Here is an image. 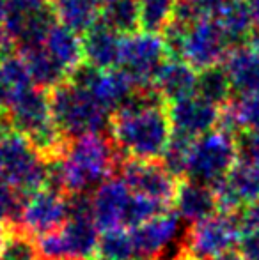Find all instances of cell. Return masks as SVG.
Returning a JSON list of instances; mask_svg holds the SVG:
<instances>
[{
	"label": "cell",
	"instance_id": "obj_21",
	"mask_svg": "<svg viewBox=\"0 0 259 260\" xmlns=\"http://www.w3.org/2000/svg\"><path fill=\"white\" fill-rule=\"evenodd\" d=\"M218 127L236 137L240 133L259 131V96H236L222 108Z\"/></svg>",
	"mask_w": 259,
	"mask_h": 260
},
{
	"label": "cell",
	"instance_id": "obj_12",
	"mask_svg": "<svg viewBox=\"0 0 259 260\" xmlns=\"http://www.w3.org/2000/svg\"><path fill=\"white\" fill-rule=\"evenodd\" d=\"M222 212L235 214L259 200V165L240 159L217 189Z\"/></svg>",
	"mask_w": 259,
	"mask_h": 260
},
{
	"label": "cell",
	"instance_id": "obj_11",
	"mask_svg": "<svg viewBox=\"0 0 259 260\" xmlns=\"http://www.w3.org/2000/svg\"><path fill=\"white\" fill-rule=\"evenodd\" d=\"M167 113L172 122L174 133L188 138H199L218 127L222 108L208 103L199 96H190L167 105Z\"/></svg>",
	"mask_w": 259,
	"mask_h": 260
},
{
	"label": "cell",
	"instance_id": "obj_14",
	"mask_svg": "<svg viewBox=\"0 0 259 260\" xmlns=\"http://www.w3.org/2000/svg\"><path fill=\"white\" fill-rule=\"evenodd\" d=\"M93 211L100 230L123 229V216L131 197V189L119 175L107 179L93 193Z\"/></svg>",
	"mask_w": 259,
	"mask_h": 260
},
{
	"label": "cell",
	"instance_id": "obj_23",
	"mask_svg": "<svg viewBox=\"0 0 259 260\" xmlns=\"http://www.w3.org/2000/svg\"><path fill=\"white\" fill-rule=\"evenodd\" d=\"M217 20L231 41L233 48L247 45L256 30V21L245 0H231V4L218 14Z\"/></svg>",
	"mask_w": 259,
	"mask_h": 260
},
{
	"label": "cell",
	"instance_id": "obj_16",
	"mask_svg": "<svg viewBox=\"0 0 259 260\" xmlns=\"http://www.w3.org/2000/svg\"><path fill=\"white\" fill-rule=\"evenodd\" d=\"M172 209L181 219L188 221L190 225L204 221L220 212L217 191L213 188L197 184V182L187 181V179L180 181Z\"/></svg>",
	"mask_w": 259,
	"mask_h": 260
},
{
	"label": "cell",
	"instance_id": "obj_5",
	"mask_svg": "<svg viewBox=\"0 0 259 260\" xmlns=\"http://www.w3.org/2000/svg\"><path fill=\"white\" fill-rule=\"evenodd\" d=\"M0 172L25 199L48 188V161L14 129L0 142Z\"/></svg>",
	"mask_w": 259,
	"mask_h": 260
},
{
	"label": "cell",
	"instance_id": "obj_10",
	"mask_svg": "<svg viewBox=\"0 0 259 260\" xmlns=\"http://www.w3.org/2000/svg\"><path fill=\"white\" fill-rule=\"evenodd\" d=\"M68 221V195L45 188L27 197L16 229L34 239L63 229Z\"/></svg>",
	"mask_w": 259,
	"mask_h": 260
},
{
	"label": "cell",
	"instance_id": "obj_22",
	"mask_svg": "<svg viewBox=\"0 0 259 260\" xmlns=\"http://www.w3.org/2000/svg\"><path fill=\"white\" fill-rule=\"evenodd\" d=\"M45 48L59 62L68 73L78 68L83 62V46L82 38L76 32L66 28L64 25L55 23L48 32L45 41Z\"/></svg>",
	"mask_w": 259,
	"mask_h": 260
},
{
	"label": "cell",
	"instance_id": "obj_37",
	"mask_svg": "<svg viewBox=\"0 0 259 260\" xmlns=\"http://www.w3.org/2000/svg\"><path fill=\"white\" fill-rule=\"evenodd\" d=\"M172 260H188L187 257H185V255L183 253H181V251L180 250H178V255H176V257H174Z\"/></svg>",
	"mask_w": 259,
	"mask_h": 260
},
{
	"label": "cell",
	"instance_id": "obj_2",
	"mask_svg": "<svg viewBox=\"0 0 259 260\" xmlns=\"http://www.w3.org/2000/svg\"><path fill=\"white\" fill-rule=\"evenodd\" d=\"M174 135L167 105L112 115L110 137L126 159L160 161Z\"/></svg>",
	"mask_w": 259,
	"mask_h": 260
},
{
	"label": "cell",
	"instance_id": "obj_28",
	"mask_svg": "<svg viewBox=\"0 0 259 260\" xmlns=\"http://www.w3.org/2000/svg\"><path fill=\"white\" fill-rule=\"evenodd\" d=\"M195 138H188L185 135L174 133L170 138V144L167 147L165 154L162 157V163L176 179H185V170H187L188 156Z\"/></svg>",
	"mask_w": 259,
	"mask_h": 260
},
{
	"label": "cell",
	"instance_id": "obj_8",
	"mask_svg": "<svg viewBox=\"0 0 259 260\" xmlns=\"http://www.w3.org/2000/svg\"><path fill=\"white\" fill-rule=\"evenodd\" d=\"M169 58L162 36L138 30L125 38L118 69H121L138 89H149L153 87L160 68Z\"/></svg>",
	"mask_w": 259,
	"mask_h": 260
},
{
	"label": "cell",
	"instance_id": "obj_27",
	"mask_svg": "<svg viewBox=\"0 0 259 260\" xmlns=\"http://www.w3.org/2000/svg\"><path fill=\"white\" fill-rule=\"evenodd\" d=\"M176 0H138L140 30L160 34L169 27L174 18Z\"/></svg>",
	"mask_w": 259,
	"mask_h": 260
},
{
	"label": "cell",
	"instance_id": "obj_9",
	"mask_svg": "<svg viewBox=\"0 0 259 260\" xmlns=\"http://www.w3.org/2000/svg\"><path fill=\"white\" fill-rule=\"evenodd\" d=\"M119 177L137 195L172 207L180 179L174 177L160 161L125 159L119 168Z\"/></svg>",
	"mask_w": 259,
	"mask_h": 260
},
{
	"label": "cell",
	"instance_id": "obj_18",
	"mask_svg": "<svg viewBox=\"0 0 259 260\" xmlns=\"http://www.w3.org/2000/svg\"><path fill=\"white\" fill-rule=\"evenodd\" d=\"M236 96H259V48L242 45L233 48L224 60Z\"/></svg>",
	"mask_w": 259,
	"mask_h": 260
},
{
	"label": "cell",
	"instance_id": "obj_25",
	"mask_svg": "<svg viewBox=\"0 0 259 260\" xmlns=\"http://www.w3.org/2000/svg\"><path fill=\"white\" fill-rule=\"evenodd\" d=\"M100 21L121 36L140 30L138 0H108L100 11Z\"/></svg>",
	"mask_w": 259,
	"mask_h": 260
},
{
	"label": "cell",
	"instance_id": "obj_38",
	"mask_svg": "<svg viewBox=\"0 0 259 260\" xmlns=\"http://www.w3.org/2000/svg\"><path fill=\"white\" fill-rule=\"evenodd\" d=\"M89 260H108V258H105V257H100V255H94L93 258H89Z\"/></svg>",
	"mask_w": 259,
	"mask_h": 260
},
{
	"label": "cell",
	"instance_id": "obj_17",
	"mask_svg": "<svg viewBox=\"0 0 259 260\" xmlns=\"http://www.w3.org/2000/svg\"><path fill=\"white\" fill-rule=\"evenodd\" d=\"M197 76L199 71H195L190 64L181 58H169L160 68L153 82V89L158 92L165 105L176 103L185 98L195 96Z\"/></svg>",
	"mask_w": 259,
	"mask_h": 260
},
{
	"label": "cell",
	"instance_id": "obj_6",
	"mask_svg": "<svg viewBox=\"0 0 259 260\" xmlns=\"http://www.w3.org/2000/svg\"><path fill=\"white\" fill-rule=\"evenodd\" d=\"M238 243V225L235 214L217 212L204 221L188 226L180 251L188 260H217L233 251Z\"/></svg>",
	"mask_w": 259,
	"mask_h": 260
},
{
	"label": "cell",
	"instance_id": "obj_3",
	"mask_svg": "<svg viewBox=\"0 0 259 260\" xmlns=\"http://www.w3.org/2000/svg\"><path fill=\"white\" fill-rule=\"evenodd\" d=\"M48 98L53 120L69 142L89 135H110L112 115L85 89L66 80L48 90Z\"/></svg>",
	"mask_w": 259,
	"mask_h": 260
},
{
	"label": "cell",
	"instance_id": "obj_33",
	"mask_svg": "<svg viewBox=\"0 0 259 260\" xmlns=\"http://www.w3.org/2000/svg\"><path fill=\"white\" fill-rule=\"evenodd\" d=\"M235 218L236 225H238V234L249 232V230H259V200L235 212Z\"/></svg>",
	"mask_w": 259,
	"mask_h": 260
},
{
	"label": "cell",
	"instance_id": "obj_1",
	"mask_svg": "<svg viewBox=\"0 0 259 260\" xmlns=\"http://www.w3.org/2000/svg\"><path fill=\"white\" fill-rule=\"evenodd\" d=\"M126 157L108 135H89L71 140L59 157L61 188L66 195H93L119 172Z\"/></svg>",
	"mask_w": 259,
	"mask_h": 260
},
{
	"label": "cell",
	"instance_id": "obj_40",
	"mask_svg": "<svg viewBox=\"0 0 259 260\" xmlns=\"http://www.w3.org/2000/svg\"><path fill=\"white\" fill-rule=\"evenodd\" d=\"M48 2H52V0H48Z\"/></svg>",
	"mask_w": 259,
	"mask_h": 260
},
{
	"label": "cell",
	"instance_id": "obj_24",
	"mask_svg": "<svg viewBox=\"0 0 259 260\" xmlns=\"http://www.w3.org/2000/svg\"><path fill=\"white\" fill-rule=\"evenodd\" d=\"M233 94H235L233 83L224 64L199 71L195 96L203 98L204 101L218 106V108H224L233 101Z\"/></svg>",
	"mask_w": 259,
	"mask_h": 260
},
{
	"label": "cell",
	"instance_id": "obj_39",
	"mask_svg": "<svg viewBox=\"0 0 259 260\" xmlns=\"http://www.w3.org/2000/svg\"><path fill=\"white\" fill-rule=\"evenodd\" d=\"M137 260H146V258H137Z\"/></svg>",
	"mask_w": 259,
	"mask_h": 260
},
{
	"label": "cell",
	"instance_id": "obj_29",
	"mask_svg": "<svg viewBox=\"0 0 259 260\" xmlns=\"http://www.w3.org/2000/svg\"><path fill=\"white\" fill-rule=\"evenodd\" d=\"M0 260H39L36 239L20 229H11L9 239L0 253Z\"/></svg>",
	"mask_w": 259,
	"mask_h": 260
},
{
	"label": "cell",
	"instance_id": "obj_36",
	"mask_svg": "<svg viewBox=\"0 0 259 260\" xmlns=\"http://www.w3.org/2000/svg\"><path fill=\"white\" fill-rule=\"evenodd\" d=\"M217 260H245V258H243L242 255L238 253V251H229V253L222 255V257L217 258Z\"/></svg>",
	"mask_w": 259,
	"mask_h": 260
},
{
	"label": "cell",
	"instance_id": "obj_13",
	"mask_svg": "<svg viewBox=\"0 0 259 260\" xmlns=\"http://www.w3.org/2000/svg\"><path fill=\"white\" fill-rule=\"evenodd\" d=\"M180 226L181 218L178 216V212L174 209H167L138 229L131 230L135 244H137L138 258L158 260L163 251L176 241Z\"/></svg>",
	"mask_w": 259,
	"mask_h": 260
},
{
	"label": "cell",
	"instance_id": "obj_7",
	"mask_svg": "<svg viewBox=\"0 0 259 260\" xmlns=\"http://www.w3.org/2000/svg\"><path fill=\"white\" fill-rule=\"evenodd\" d=\"M231 50L233 45L218 20L204 18L185 27L176 58L190 64L195 71H203L224 64Z\"/></svg>",
	"mask_w": 259,
	"mask_h": 260
},
{
	"label": "cell",
	"instance_id": "obj_34",
	"mask_svg": "<svg viewBox=\"0 0 259 260\" xmlns=\"http://www.w3.org/2000/svg\"><path fill=\"white\" fill-rule=\"evenodd\" d=\"M247 6L250 9V14H252L254 21H256V28L259 27V0H245Z\"/></svg>",
	"mask_w": 259,
	"mask_h": 260
},
{
	"label": "cell",
	"instance_id": "obj_19",
	"mask_svg": "<svg viewBox=\"0 0 259 260\" xmlns=\"http://www.w3.org/2000/svg\"><path fill=\"white\" fill-rule=\"evenodd\" d=\"M18 53L21 55L25 66H27L32 83L39 89L52 90L53 87L61 85L69 78V73L48 53L45 45L23 50V52Z\"/></svg>",
	"mask_w": 259,
	"mask_h": 260
},
{
	"label": "cell",
	"instance_id": "obj_20",
	"mask_svg": "<svg viewBox=\"0 0 259 260\" xmlns=\"http://www.w3.org/2000/svg\"><path fill=\"white\" fill-rule=\"evenodd\" d=\"M57 23L83 36L100 21V6L94 0H52Z\"/></svg>",
	"mask_w": 259,
	"mask_h": 260
},
{
	"label": "cell",
	"instance_id": "obj_31",
	"mask_svg": "<svg viewBox=\"0 0 259 260\" xmlns=\"http://www.w3.org/2000/svg\"><path fill=\"white\" fill-rule=\"evenodd\" d=\"M240 159L259 165V131L236 135Z\"/></svg>",
	"mask_w": 259,
	"mask_h": 260
},
{
	"label": "cell",
	"instance_id": "obj_32",
	"mask_svg": "<svg viewBox=\"0 0 259 260\" xmlns=\"http://www.w3.org/2000/svg\"><path fill=\"white\" fill-rule=\"evenodd\" d=\"M236 250L245 260H259V230L240 232Z\"/></svg>",
	"mask_w": 259,
	"mask_h": 260
},
{
	"label": "cell",
	"instance_id": "obj_35",
	"mask_svg": "<svg viewBox=\"0 0 259 260\" xmlns=\"http://www.w3.org/2000/svg\"><path fill=\"white\" fill-rule=\"evenodd\" d=\"M9 234H11V226L0 223V253H2L4 246H6L7 239H9Z\"/></svg>",
	"mask_w": 259,
	"mask_h": 260
},
{
	"label": "cell",
	"instance_id": "obj_30",
	"mask_svg": "<svg viewBox=\"0 0 259 260\" xmlns=\"http://www.w3.org/2000/svg\"><path fill=\"white\" fill-rule=\"evenodd\" d=\"M23 204L25 197L20 195L16 188H13L7 181L0 182V223L2 225L16 229Z\"/></svg>",
	"mask_w": 259,
	"mask_h": 260
},
{
	"label": "cell",
	"instance_id": "obj_4",
	"mask_svg": "<svg viewBox=\"0 0 259 260\" xmlns=\"http://www.w3.org/2000/svg\"><path fill=\"white\" fill-rule=\"evenodd\" d=\"M240 161L238 142L229 131L217 127L195 138L188 156L185 179L217 189Z\"/></svg>",
	"mask_w": 259,
	"mask_h": 260
},
{
	"label": "cell",
	"instance_id": "obj_15",
	"mask_svg": "<svg viewBox=\"0 0 259 260\" xmlns=\"http://www.w3.org/2000/svg\"><path fill=\"white\" fill-rule=\"evenodd\" d=\"M123 43L125 36L118 34L110 27L98 21L91 30L82 36L83 62L103 71L118 69L123 55Z\"/></svg>",
	"mask_w": 259,
	"mask_h": 260
},
{
	"label": "cell",
	"instance_id": "obj_26",
	"mask_svg": "<svg viewBox=\"0 0 259 260\" xmlns=\"http://www.w3.org/2000/svg\"><path fill=\"white\" fill-rule=\"evenodd\" d=\"M98 255L108 260H137V244H135L131 230H103L100 244H98Z\"/></svg>",
	"mask_w": 259,
	"mask_h": 260
}]
</instances>
